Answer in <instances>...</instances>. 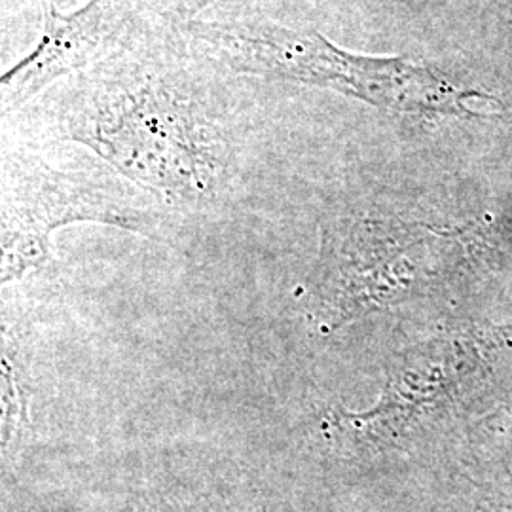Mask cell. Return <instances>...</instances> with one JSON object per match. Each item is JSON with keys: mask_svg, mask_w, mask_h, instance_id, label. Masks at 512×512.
Instances as JSON below:
<instances>
[{"mask_svg": "<svg viewBox=\"0 0 512 512\" xmlns=\"http://www.w3.org/2000/svg\"><path fill=\"white\" fill-rule=\"evenodd\" d=\"M188 31L236 73L325 88L401 114L478 116L469 101L494 99L456 88L435 69L404 57L353 54L317 31L270 21H190Z\"/></svg>", "mask_w": 512, "mask_h": 512, "instance_id": "6da1fadb", "label": "cell"}, {"mask_svg": "<svg viewBox=\"0 0 512 512\" xmlns=\"http://www.w3.org/2000/svg\"><path fill=\"white\" fill-rule=\"evenodd\" d=\"M74 139L95 148L133 183L171 200H198L219 179V145L190 103L160 84L103 93Z\"/></svg>", "mask_w": 512, "mask_h": 512, "instance_id": "7a4b0ae2", "label": "cell"}, {"mask_svg": "<svg viewBox=\"0 0 512 512\" xmlns=\"http://www.w3.org/2000/svg\"><path fill=\"white\" fill-rule=\"evenodd\" d=\"M76 220L145 230L150 217L109 177L57 171L44 164L12 167L2 207V274L14 279L38 266L55 228Z\"/></svg>", "mask_w": 512, "mask_h": 512, "instance_id": "3957f363", "label": "cell"}, {"mask_svg": "<svg viewBox=\"0 0 512 512\" xmlns=\"http://www.w3.org/2000/svg\"><path fill=\"white\" fill-rule=\"evenodd\" d=\"M131 2L88 0L71 14H63L55 4H48L37 48L2 74V107L16 109L57 78L88 67L109 52L129 23Z\"/></svg>", "mask_w": 512, "mask_h": 512, "instance_id": "277c9868", "label": "cell"}, {"mask_svg": "<svg viewBox=\"0 0 512 512\" xmlns=\"http://www.w3.org/2000/svg\"><path fill=\"white\" fill-rule=\"evenodd\" d=\"M213 0H186V14L194 16L205 10Z\"/></svg>", "mask_w": 512, "mask_h": 512, "instance_id": "5b68a950", "label": "cell"}]
</instances>
